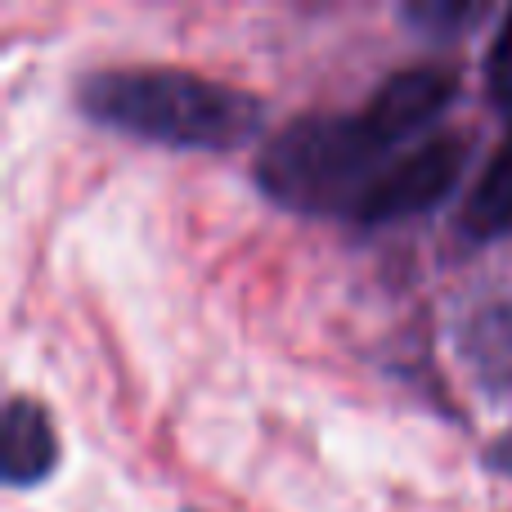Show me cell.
Wrapping results in <instances>:
<instances>
[{
  "label": "cell",
  "instance_id": "3957f363",
  "mask_svg": "<svg viewBox=\"0 0 512 512\" xmlns=\"http://www.w3.org/2000/svg\"><path fill=\"white\" fill-rule=\"evenodd\" d=\"M463 162H468V140L463 135H432L418 149L400 153L355 203L351 221L360 225H391L445 203L450 189L459 185Z\"/></svg>",
  "mask_w": 512,
  "mask_h": 512
},
{
  "label": "cell",
  "instance_id": "7a4b0ae2",
  "mask_svg": "<svg viewBox=\"0 0 512 512\" xmlns=\"http://www.w3.org/2000/svg\"><path fill=\"white\" fill-rule=\"evenodd\" d=\"M396 149L369 113H306L256 158V189L301 216H351Z\"/></svg>",
  "mask_w": 512,
  "mask_h": 512
},
{
  "label": "cell",
  "instance_id": "8992f818",
  "mask_svg": "<svg viewBox=\"0 0 512 512\" xmlns=\"http://www.w3.org/2000/svg\"><path fill=\"white\" fill-rule=\"evenodd\" d=\"M463 230L481 243L504 239V234L512 230V131L495 149V158L486 162L481 180L472 185L468 207H463Z\"/></svg>",
  "mask_w": 512,
  "mask_h": 512
},
{
  "label": "cell",
  "instance_id": "52a82bcc",
  "mask_svg": "<svg viewBox=\"0 0 512 512\" xmlns=\"http://www.w3.org/2000/svg\"><path fill=\"white\" fill-rule=\"evenodd\" d=\"M486 14V5H463V0H423V5H405V23L423 27L436 41H450L454 32L472 27Z\"/></svg>",
  "mask_w": 512,
  "mask_h": 512
},
{
  "label": "cell",
  "instance_id": "277c9868",
  "mask_svg": "<svg viewBox=\"0 0 512 512\" xmlns=\"http://www.w3.org/2000/svg\"><path fill=\"white\" fill-rule=\"evenodd\" d=\"M459 95V77L450 68H432V63H418V68L391 72L373 99L364 104V113L378 122V131L391 144H405L409 135H418L423 126H432L445 108Z\"/></svg>",
  "mask_w": 512,
  "mask_h": 512
},
{
  "label": "cell",
  "instance_id": "ba28073f",
  "mask_svg": "<svg viewBox=\"0 0 512 512\" xmlns=\"http://www.w3.org/2000/svg\"><path fill=\"white\" fill-rule=\"evenodd\" d=\"M486 99L495 108H512V9L486 50Z\"/></svg>",
  "mask_w": 512,
  "mask_h": 512
},
{
  "label": "cell",
  "instance_id": "5b68a950",
  "mask_svg": "<svg viewBox=\"0 0 512 512\" xmlns=\"http://www.w3.org/2000/svg\"><path fill=\"white\" fill-rule=\"evenodd\" d=\"M59 432L54 418L45 414V405H36L32 396H14L0 418V472L14 490L41 486L59 468Z\"/></svg>",
  "mask_w": 512,
  "mask_h": 512
},
{
  "label": "cell",
  "instance_id": "9c48e42d",
  "mask_svg": "<svg viewBox=\"0 0 512 512\" xmlns=\"http://www.w3.org/2000/svg\"><path fill=\"white\" fill-rule=\"evenodd\" d=\"M495 463H499V472H508V477H512V441L495 450Z\"/></svg>",
  "mask_w": 512,
  "mask_h": 512
},
{
  "label": "cell",
  "instance_id": "6da1fadb",
  "mask_svg": "<svg viewBox=\"0 0 512 512\" xmlns=\"http://www.w3.org/2000/svg\"><path fill=\"white\" fill-rule=\"evenodd\" d=\"M95 126L167 149H234L261 126V99L185 68H104L77 86Z\"/></svg>",
  "mask_w": 512,
  "mask_h": 512
}]
</instances>
